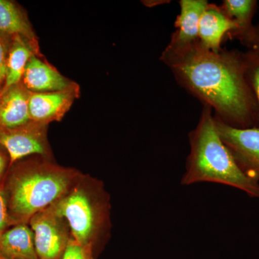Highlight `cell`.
I'll use <instances>...</instances> for the list:
<instances>
[{
	"label": "cell",
	"instance_id": "14",
	"mask_svg": "<svg viewBox=\"0 0 259 259\" xmlns=\"http://www.w3.org/2000/svg\"><path fill=\"white\" fill-rule=\"evenodd\" d=\"M0 255L8 259H38L28 223H19L0 235Z\"/></svg>",
	"mask_w": 259,
	"mask_h": 259
},
{
	"label": "cell",
	"instance_id": "23",
	"mask_svg": "<svg viewBox=\"0 0 259 259\" xmlns=\"http://www.w3.org/2000/svg\"><path fill=\"white\" fill-rule=\"evenodd\" d=\"M0 259H8L6 258H5V257L2 256V255H0Z\"/></svg>",
	"mask_w": 259,
	"mask_h": 259
},
{
	"label": "cell",
	"instance_id": "1",
	"mask_svg": "<svg viewBox=\"0 0 259 259\" xmlns=\"http://www.w3.org/2000/svg\"><path fill=\"white\" fill-rule=\"evenodd\" d=\"M161 61L181 87L226 125L257 127L258 105L245 74L244 52L223 49L213 52L198 41L180 52L163 51Z\"/></svg>",
	"mask_w": 259,
	"mask_h": 259
},
{
	"label": "cell",
	"instance_id": "5",
	"mask_svg": "<svg viewBox=\"0 0 259 259\" xmlns=\"http://www.w3.org/2000/svg\"><path fill=\"white\" fill-rule=\"evenodd\" d=\"M38 259H63L71 231L66 220L49 207L29 221Z\"/></svg>",
	"mask_w": 259,
	"mask_h": 259
},
{
	"label": "cell",
	"instance_id": "11",
	"mask_svg": "<svg viewBox=\"0 0 259 259\" xmlns=\"http://www.w3.org/2000/svg\"><path fill=\"white\" fill-rule=\"evenodd\" d=\"M236 29L234 23L227 16L221 5L208 3L199 25V44L213 52L222 50L223 38Z\"/></svg>",
	"mask_w": 259,
	"mask_h": 259
},
{
	"label": "cell",
	"instance_id": "21",
	"mask_svg": "<svg viewBox=\"0 0 259 259\" xmlns=\"http://www.w3.org/2000/svg\"><path fill=\"white\" fill-rule=\"evenodd\" d=\"M63 259H85L84 256L76 250H69L65 253Z\"/></svg>",
	"mask_w": 259,
	"mask_h": 259
},
{
	"label": "cell",
	"instance_id": "20",
	"mask_svg": "<svg viewBox=\"0 0 259 259\" xmlns=\"http://www.w3.org/2000/svg\"><path fill=\"white\" fill-rule=\"evenodd\" d=\"M248 50L255 51L259 53V24L255 25L254 35Z\"/></svg>",
	"mask_w": 259,
	"mask_h": 259
},
{
	"label": "cell",
	"instance_id": "12",
	"mask_svg": "<svg viewBox=\"0 0 259 259\" xmlns=\"http://www.w3.org/2000/svg\"><path fill=\"white\" fill-rule=\"evenodd\" d=\"M29 96L30 92L22 83L0 93V128H16L31 121Z\"/></svg>",
	"mask_w": 259,
	"mask_h": 259
},
{
	"label": "cell",
	"instance_id": "18",
	"mask_svg": "<svg viewBox=\"0 0 259 259\" xmlns=\"http://www.w3.org/2000/svg\"><path fill=\"white\" fill-rule=\"evenodd\" d=\"M8 37L0 35V93L4 88L8 73V58L10 47Z\"/></svg>",
	"mask_w": 259,
	"mask_h": 259
},
{
	"label": "cell",
	"instance_id": "19",
	"mask_svg": "<svg viewBox=\"0 0 259 259\" xmlns=\"http://www.w3.org/2000/svg\"><path fill=\"white\" fill-rule=\"evenodd\" d=\"M10 221L12 220L10 215L8 198L5 191L0 187V235L4 233Z\"/></svg>",
	"mask_w": 259,
	"mask_h": 259
},
{
	"label": "cell",
	"instance_id": "13",
	"mask_svg": "<svg viewBox=\"0 0 259 259\" xmlns=\"http://www.w3.org/2000/svg\"><path fill=\"white\" fill-rule=\"evenodd\" d=\"M224 13L236 25L228 34L229 39H236L248 49L254 35L255 25L252 23L258 8L256 0H224L221 5Z\"/></svg>",
	"mask_w": 259,
	"mask_h": 259
},
{
	"label": "cell",
	"instance_id": "4",
	"mask_svg": "<svg viewBox=\"0 0 259 259\" xmlns=\"http://www.w3.org/2000/svg\"><path fill=\"white\" fill-rule=\"evenodd\" d=\"M64 218L71 237L95 255L110 236V195L100 181L81 175L71 190L51 206Z\"/></svg>",
	"mask_w": 259,
	"mask_h": 259
},
{
	"label": "cell",
	"instance_id": "9",
	"mask_svg": "<svg viewBox=\"0 0 259 259\" xmlns=\"http://www.w3.org/2000/svg\"><path fill=\"white\" fill-rule=\"evenodd\" d=\"M207 0H181L180 13L177 16L169 44L163 51L177 53L185 51L199 41V25Z\"/></svg>",
	"mask_w": 259,
	"mask_h": 259
},
{
	"label": "cell",
	"instance_id": "16",
	"mask_svg": "<svg viewBox=\"0 0 259 259\" xmlns=\"http://www.w3.org/2000/svg\"><path fill=\"white\" fill-rule=\"evenodd\" d=\"M34 55L42 57L40 51L35 49L26 40L20 37L12 39L8 53V73L3 90L21 83L25 68Z\"/></svg>",
	"mask_w": 259,
	"mask_h": 259
},
{
	"label": "cell",
	"instance_id": "15",
	"mask_svg": "<svg viewBox=\"0 0 259 259\" xmlns=\"http://www.w3.org/2000/svg\"><path fill=\"white\" fill-rule=\"evenodd\" d=\"M0 35L20 37L40 51L38 41L26 15L14 3L0 0Z\"/></svg>",
	"mask_w": 259,
	"mask_h": 259
},
{
	"label": "cell",
	"instance_id": "17",
	"mask_svg": "<svg viewBox=\"0 0 259 259\" xmlns=\"http://www.w3.org/2000/svg\"><path fill=\"white\" fill-rule=\"evenodd\" d=\"M244 56L247 80L254 93L259 109V53L248 50L244 52ZM256 127L259 128V117Z\"/></svg>",
	"mask_w": 259,
	"mask_h": 259
},
{
	"label": "cell",
	"instance_id": "8",
	"mask_svg": "<svg viewBox=\"0 0 259 259\" xmlns=\"http://www.w3.org/2000/svg\"><path fill=\"white\" fill-rule=\"evenodd\" d=\"M80 95L76 83L61 91L50 93H30L29 112L30 120L49 125L50 122L60 121Z\"/></svg>",
	"mask_w": 259,
	"mask_h": 259
},
{
	"label": "cell",
	"instance_id": "10",
	"mask_svg": "<svg viewBox=\"0 0 259 259\" xmlns=\"http://www.w3.org/2000/svg\"><path fill=\"white\" fill-rule=\"evenodd\" d=\"M22 81L29 92L36 93L61 91L74 83L37 55L32 56L29 61Z\"/></svg>",
	"mask_w": 259,
	"mask_h": 259
},
{
	"label": "cell",
	"instance_id": "3",
	"mask_svg": "<svg viewBox=\"0 0 259 259\" xmlns=\"http://www.w3.org/2000/svg\"><path fill=\"white\" fill-rule=\"evenodd\" d=\"M75 168L37 156L10 180L8 207L12 221L28 223L37 213L51 207L67 193L81 176Z\"/></svg>",
	"mask_w": 259,
	"mask_h": 259
},
{
	"label": "cell",
	"instance_id": "22",
	"mask_svg": "<svg viewBox=\"0 0 259 259\" xmlns=\"http://www.w3.org/2000/svg\"><path fill=\"white\" fill-rule=\"evenodd\" d=\"M7 158L4 154L0 151V178L5 173L7 167Z\"/></svg>",
	"mask_w": 259,
	"mask_h": 259
},
{
	"label": "cell",
	"instance_id": "7",
	"mask_svg": "<svg viewBox=\"0 0 259 259\" xmlns=\"http://www.w3.org/2000/svg\"><path fill=\"white\" fill-rule=\"evenodd\" d=\"M47 128V125L33 121L16 128H0V146L9 155L10 166L32 155L51 158Z\"/></svg>",
	"mask_w": 259,
	"mask_h": 259
},
{
	"label": "cell",
	"instance_id": "6",
	"mask_svg": "<svg viewBox=\"0 0 259 259\" xmlns=\"http://www.w3.org/2000/svg\"><path fill=\"white\" fill-rule=\"evenodd\" d=\"M220 137L234 158L240 169L259 182V128L239 129L226 125L214 117Z\"/></svg>",
	"mask_w": 259,
	"mask_h": 259
},
{
	"label": "cell",
	"instance_id": "2",
	"mask_svg": "<svg viewBox=\"0 0 259 259\" xmlns=\"http://www.w3.org/2000/svg\"><path fill=\"white\" fill-rule=\"evenodd\" d=\"M190 151L182 185L212 182L234 187L259 199V182L245 175L223 142L212 109L203 105L197 127L189 134Z\"/></svg>",
	"mask_w": 259,
	"mask_h": 259
}]
</instances>
